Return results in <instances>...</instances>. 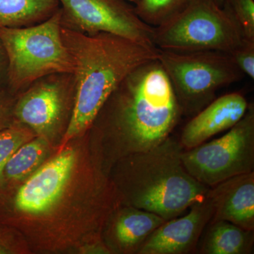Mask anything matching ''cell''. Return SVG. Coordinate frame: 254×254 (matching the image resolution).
I'll return each mask as SVG.
<instances>
[{
    "instance_id": "obj_23",
    "label": "cell",
    "mask_w": 254,
    "mask_h": 254,
    "mask_svg": "<svg viewBox=\"0 0 254 254\" xmlns=\"http://www.w3.org/2000/svg\"><path fill=\"white\" fill-rule=\"evenodd\" d=\"M8 58L2 42L0 40V84L7 79Z\"/></svg>"
},
{
    "instance_id": "obj_10",
    "label": "cell",
    "mask_w": 254,
    "mask_h": 254,
    "mask_svg": "<svg viewBox=\"0 0 254 254\" xmlns=\"http://www.w3.org/2000/svg\"><path fill=\"white\" fill-rule=\"evenodd\" d=\"M77 161L76 150L66 146L38 168L15 195L18 215L36 220L53 215L69 190Z\"/></svg>"
},
{
    "instance_id": "obj_14",
    "label": "cell",
    "mask_w": 254,
    "mask_h": 254,
    "mask_svg": "<svg viewBox=\"0 0 254 254\" xmlns=\"http://www.w3.org/2000/svg\"><path fill=\"white\" fill-rule=\"evenodd\" d=\"M165 221L156 214L119 203L104 224L108 225L110 252L138 254L147 239Z\"/></svg>"
},
{
    "instance_id": "obj_5",
    "label": "cell",
    "mask_w": 254,
    "mask_h": 254,
    "mask_svg": "<svg viewBox=\"0 0 254 254\" xmlns=\"http://www.w3.org/2000/svg\"><path fill=\"white\" fill-rule=\"evenodd\" d=\"M230 15L214 0H190L178 13L153 27L155 48L168 51L230 53L245 41Z\"/></svg>"
},
{
    "instance_id": "obj_3",
    "label": "cell",
    "mask_w": 254,
    "mask_h": 254,
    "mask_svg": "<svg viewBox=\"0 0 254 254\" xmlns=\"http://www.w3.org/2000/svg\"><path fill=\"white\" fill-rule=\"evenodd\" d=\"M183 150L180 141L170 136L151 149L120 158L110 180L118 203L168 220L205 198L210 187L188 173L182 162Z\"/></svg>"
},
{
    "instance_id": "obj_8",
    "label": "cell",
    "mask_w": 254,
    "mask_h": 254,
    "mask_svg": "<svg viewBox=\"0 0 254 254\" xmlns=\"http://www.w3.org/2000/svg\"><path fill=\"white\" fill-rule=\"evenodd\" d=\"M62 26L85 34L110 33L155 48L153 27L124 0H60Z\"/></svg>"
},
{
    "instance_id": "obj_7",
    "label": "cell",
    "mask_w": 254,
    "mask_h": 254,
    "mask_svg": "<svg viewBox=\"0 0 254 254\" xmlns=\"http://www.w3.org/2000/svg\"><path fill=\"white\" fill-rule=\"evenodd\" d=\"M182 162L197 181L209 187L254 169V107L225 135L184 150Z\"/></svg>"
},
{
    "instance_id": "obj_25",
    "label": "cell",
    "mask_w": 254,
    "mask_h": 254,
    "mask_svg": "<svg viewBox=\"0 0 254 254\" xmlns=\"http://www.w3.org/2000/svg\"><path fill=\"white\" fill-rule=\"evenodd\" d=\"M124 1H130V2H133V4H135V3L136 2L137 0H124Z\"/></svg>"
},
{
    "instance_id": "obj_15",
    "label": "cell",
    "mask_w": 254,
    "mask_h": 254,
    "mask_svg": "<svg viewBox=\"0 0 254 254\" xmlns=\"http://www.w3.org/2000/svg\"><path fill=\"white\" fill-rule=\"evenodd\" d=\"M208 225L200 244V254L253 253L254 230H245L225 220L210 222Z\"/></svg>"
},
{
    "instance_id": "obj_13",
    "label": "cell",
    "mask_w": 254,
    "mask_h": 254,
    "mask_svg": "<svg viewBox=\"0 0 254 254\" xmlns=\"http://www.w3.org/2000/svg\"><path fill=\"white\" fill-rule=\"evenodd\" d=\"M206 196L213 205L210 222L225 220L254 230V173L230 177L210 187Z\"/></svg>"
},
{
    "instance_id": "obj_12",
    "label": "cell",
    "mask_w": 254,
    "mask_h": 254,
    "mask_svg": "<svg viewBox=\"0 0 254 254\" xmlns=\"http://www.w3.org/2000/svg\"><path fill=\"white\" fill-rule=\"evenodd\" d=\"M249 105L245 95L240 93H228L214 99L184 127L180 140L182 148L190 149L230 129L245 116Z\"/></svg>"
},
{
    "instance_id": "obj_1",
    "label": "cell",
    "mask_w": 254,
    "mask_h": 254,
    "mask_svg": "<svg viewBox=\"0 0 254 254\" xmlns=\"http://www.w3.org/2000/svg\"><path fill=\"white\" fill-rule=\"evenodd\" d=\"M100 127V164L154 148L170 136L182 111L158 59L135 68L114 91Z\"/></svg>"
},
{
    "instance_id": "obj_22",
    "label": "cell",
    "mask_w": 254,
    "mask_h": 254,
    "mask_svg": "<svg viewBox=\"0 0 254 254\" xmlns=\"http://www.w3.org/2000/svg\"><path fill=\"white\" fill-rule=\"evenodd\" d=\"M11 103L6 92L0 88V129L6 128L11 118Z\"/></svg>"
},
{
    "instance_id": "obj_9",
    "label": "cell",
    "mask_w": 254,
    "mask_h": 254,
    "mask_svg": "<svg viewBox=\"0 0 254 254\" xmlns=\"http://www.w3.org/2000/svg\"><path fill=\"white\" fill-rule=\"evenodd\" d=\"M18 100L15 117L21 125L47 140L61 128L71 99H74L73 73H55L37 80Z\"/></svg>"
},
{
    "instance_id": "obj_24",
    "label": "cell",
    "mask_w": 254,
    "mask_h": 254,
    "mask_svg": "<svg viewBox=\"0 0 254 254\" xmlns=\"http://www.w3.org/2000/svg\"><path fill=\"white\" fill-rule=\"evenodd\" d=\"M214 1H215V2L216 3V4H218L219 6L222 7L225 0H214Z\"/></svg>"
},
{
    "instance_id": "obj_16",
    "label": "cell",
    "mask_w": 254,
    "mask_h": 254,
    "mask_svg": "<svg viewBox=\"0 0 254 254\" xmlns=\"http://www.w3.org/2000/svg\"><path fill=\"white\" fill-rule=\"evenodd\" d=\"M61 7L60 0H0V28H23L46 21Z\"/></svg>"
},
{
    "instance_id": "obj_11",
    "label": "cell",
    "mask_w": 254,
    "mask_h": 254,
    "mask_svg": "<svg viewBox=\"0 0 254 254\" xmlns=\"http://www.w3.org/2000/svg\"><path fill=\"white\" fill-rule=\"evenodd\" d=\"M213 215L208 197L190 205V211L165 220L147 239L139 254H186L193 252Z\"/></svg>"
},
{
    "instance_id": "obj_19",
    "label": "cell",
    "mask_w": 254,
    "mask_h": 254,
    "mask_svg": "<svg viewBox=\"0 0 254 254\" xmlns=\"http://www.w3.org/2000/svg\"><path fill=\"white\" fill-rule=\"evenodd\" d=\"M36 136L31 128L18 124L0 129V177L3 175L6 163L18 148Z\"/></svg>"
},
{
    "instance_id": "obj_6",
    "label": "cell",
    "mask_w": 254,
    "mask_h": 254,
    "mask_svg": "<svg viewBox=\"0 0 254 254\" xmlns=\"http://www.w3.org/2000/svg\"><path fill=\"white\" fill-rule=\"evenodd\" d=\"M158 60L185 115L198 113L213 101L219 89L241 81L245 76L231 55L223 52L159 50Z\"/></svg>"
},
{
    "instance_id": "obj_21",
    "label": "cell",
    "mask_w": 254,
    "mask_h": 254,
    "mask_svg": "<svg viewBox=\"0 0 254 254\" xmlns=\"http://www.w3.org/2000/svg\"><path fill=\"white\" fill-rule=\"evenodd\" d=\"M244 75L254 79V41L245 40L230 53Z\"/></svg>"
},
{
    "instance_id": "obj_20",
    "label": "cell",
    "mask_w": 254,
    "mask_h": 254,
    "mask_svg": "<svg viewBox=\"0 0 254 254\" xmlns=\"http://www.w3.org/2000/svg\"><path fill=\"white\" fill-rule=\"evenodd\" d=\"M222 8L236 23L245 39L254 41V0H225Z\"/></svg>"
},
{
    "instance_id": "obj_4",
    "label": "cell",
    "mask_w": 254,
    "mask_h": 254,
    "mask_svg": "<svg viewBox=\"0 0 254 254\" xmlns=\"http://www.w3.org/2000/svg\"><path fill=\"white\" fill-rule=\"evenodd\" d=\"M62 10L34 26L0 28L8 58L7 81L14 91L55 73H73L71 55L62 36Z\"/></svg>"
},
{
    "instance_id": "obj_18",
    "label": "cell",
    "mask_w": 254,
    "mask_h": 254,
    "mask_svg": "<svg viewBox=\"0 0 254 254\" xmlns=\"http://www.w3.org/2000/svg\"><path fill=\"white\" fill-rule=\"evenodd\" d=\"M190 0H137L135 12L143 22L156 27L183 9Z\"/></svg>"
},
{
    "instance_id": "obj_2",
    "label": "cell",
    "mask_w": 254,
    "mask_h": 254,
    "mask_svg": "<svg viewBox=\"0 0 254 254\" xmlns=\"http://www.w3.org/2000/svg\"><path fill=\"white\" fill-rule=\"evenodd\" d=\"M62 36L73 66L74 102L59 151L94 124L103 105L132 71L157 60L159 49L122 37L88 35L62 26Z\"/></svg>"
},
{
    "instance_id": "obj_17",
    "label": "cell",
    "mask_w": 254,
    "mask_h": 254,
    "mask_svg": "<svg viewBox=\"0 0 254 254\" xmlns=\"http://www.w3.org/2000/svg\"><path fill=\"white\" fill-rule=\"evenodd\" d=\"M47 140L32 138L20 146L5 166L3 175L11 180H20L30 175L46 158Z\"/></svg>"
}]
</instances>
